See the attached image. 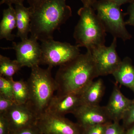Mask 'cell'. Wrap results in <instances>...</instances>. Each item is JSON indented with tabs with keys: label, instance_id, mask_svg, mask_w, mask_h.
<instances>
[{
	"label": "cell",
	"instance_id": "cell-1",
	"mask_svg": "<svg viewBox=\"0 0 134 134\" xmlns=\"http://www.w3.org/2000/svg\"><path fill=\"white\" fill-rule=\"evenodd\" d=\"M99 76L91 51L87 50L60 66L54 78L57 86L56 95L82 93Z\"/></svg>",
	"mask_w": 134,
	"mask_h": 134
},
{
	"label": "cell",
	"instance_id": "cell-2",
	"mask_svg": "<svg viewBox=\"0 0 134 134\" xmlns=\"http://www.w3.org/2000/svg\"><path fill=\"white\" fill-rule=\"evenodd\" d=\"M32 9L31 37L41 41L53 39V34L72 16L66 0H48Z\"/></svg>",
	"mask_w": 134,
	"mask_h": 134
},
{
	"label": "cell",
	"instance_id": "cell-3",
	"mask_svg": "<svg viewBox=\"0 0 134 134\" xmlns=\"http://www.w3.org/2000/svg\"><path fill=\"white\" fill-rule=\"evenodd\" d=\"M53 67L45 69L39 66L32 68L31 72L27 82L30 92L27 103L38 115L45 113L49 104L57 91V86L54 78L52 76Z\"/></svg>",
	"mask_w": 134,
	"mask_h": 134
},
{
	"label": "cell",
	"instance_id": "cell-4",
	"mask_svg": "<svg viewBox=\"0 0 134 134\" xmlns=\"http://www.w3.org/2000/svg\"><path fill=\"white\" fill-rule=\"evenodd\" d=\"M77 14L80 18L74 33L76 45L91 51L105 45L106 31L93 8L83 6Z\"/></svg>",
	"mask_w": 134,
	"mask_h": 134
},
{
	"label": "cell",
	"instance_id": "cell-5",
	"mask_svg": "<svg viewBox=\"0 0 134 134\" xmlns=\"http://www.w3.org/2000/svg\"><path fill=\"white\" fill-rule=\"evenodd\" d=\"M120 7L111 0H98L92 6L106 32L111 34L114 38L126 41L131 39L132 36L126 27Z\"/></svg>",
	"mask_w": 134,
	"mask_h": 134
},
{
	"label": "cell",
	"instance_id": "cell-6",
	"mask_svg": "<svg viewBox=\"0 0 134 134\" xmlns=\"http://www.w3.org/2000/svg\"><path fill=\"white\" fill-rule=\"evenodd\" d=\"M41 64L53 67L63 65L80 54V47L53 39L41 41Z\"/></svg>",
	"mask_w": 134,
	"mask_h": 134
},
{
	"label": "cell",
	"instance_id": "cell-7",
	"mask_svg": "<svg viewBox=\"0 0 134 134\" xmlns=\"http://www.w3.org/2000/svg\"><path fill=\"white\" fill-rule=\"evenodd\" d=\"M37 125L43 134H82V127L78 123L46 112L39 117Z\"/></svg>",
	"mask_w": 134,
	"mask_h": 134
},
{
	"label": "cell",
	"instance_id": "cell-8",
	"mask_svg": "<svg viewBox=\"0 0 134 134\" xmlns=\"http://www.w3.org/2000/svg\"><path fill=\"white\" fill-rule=\"evenodd\" d=\"M117 38H114L109 46H100L91 51L99 76L112 75L122 60L117 53Z\"/></svg>",
	"mask_w": 134,
	"mask_h": 134
},
{
	"label": "cell",
	"instance_id": "cell-9",
	"mask_svg": "<svg viewBox=\"0 0 134 134\" xmlns=\"http://www.w3.org/2000/svg\"><path fill=\"white\" fill-rule=\"evenodd\" d=\"M2 48L14 50L16 60L22 67L26 66L32 68L41 64V45L35 38L30 36V38L21 40L19 43L13 42L12 47Z\"/></svg>",
	"mask_w": 134,
	"mask_h": 134
},
{
	"label": "cell",
	"instance_id": "cell-10",
	"mask_svg": "<svg viewBox=\"0 0 134 134\" xmlns=\"http://www.w3.org/2000/svg\"><path fill=\"white\" fill-rule=\"evenodd\" d=\"M10 133L37 125L39 116L28 103L15 104L4 115Z\"/></svg>",
	"mask_w": 134,
	"mask_h": 134
},
{
	"label": "cell",
	"instance_id": "cell-11",
	"mask_svg": "<svg viewBox=\"0 0 134 134\" xmlns=\"http://www.w3.org/2000/svg\"><path fill=\"white\" fill-rule=\"evenodd\" d=\"M73 115L82 128L99 124L109 123L111 120L105 106L82 105Z\"/></svg>",
	"mask_w": 134,
	"mask_h": 134
},
{
	"label": "cell",
	"instance_id": "cell-12",
	"mask_svg": "<svg viewBox=\"0 0 134 134\" xmlns=\"http://www.w3.org/2000/svg\"><path fill=\"white\" fill-rule=\"evenodd\" d=\"M83 104L82 93H70L54 96L46 112L58 116L73 114Z\"/></svg>",
	"mask_w": 134,
	"mask_h": 134
},
{
	"label": "cell",
	"instance_id": "cell-13",
	"mask_svg": "<svg viewBox=\"0 0 134 134\" xmlns=\"http://www.w3.org/2000/svg\"><path fill=\"white\" fill-rule=\"evenodd\" d=\"M134 104V99L126 97L121 91L116 82L107 105L105 106L108 115L114 122L122 120L126 114Z\"/></svg>",
	"mask_w": 134,
	"mask_h": 134
},
{
	"label": "cell",
	"instance_id": "cell-14",
	"mask_svg": "<svg viewBox=\"0 0 134 134\" xmlns=\"http://www.w3.org/2000/svg\"><path fill=\"white\" fill-rule=\"evenodd\" d=\"M15 9L17 29L16 37L24 40L28 38L30 32L32 9L30 7H25L23 3L15 5Z\"/></svg>",
	"mask_w": 134,
	"mask_h": 134
},
{
	"label": "cell",
	"instance_id": "cell-15",
	"mask_svg": "<svg viewBox=\"0 0 134 134\" xmlns=\"http://www.w3.org/2000/svg\"><path fill=\"white\" fill-rule=\"evenodd\" d=\"M112 75L116 83L129 88L134 93V66L130 58L126 57L122 60Z\"/></svg>",
	"mask_w": 134,
	"mask_h": 134
},
{
	"label": "cell",
	"instance_id": "cell-16",
	"mask_svg": "<svg viewBox=\"0 0 134 134\" xmlns=\"http://www.w3.org/2000/svg\"><path fill=\"white\" fill-rule=\"evenodd\" d=\"M105 90V87L103 79H99L96 81H93L82 93L83 104L99 105Z\"/></svg>",
	"mask_w": 134,
	"mask_h": 134
},
{
	"label": "cell",
	"instance_id": "cell-17",
	"mask_svg": "<svg viewBox=\"0 0 134 134\" xmlns=\"http://www.w3.org/2000/svg\"><path fill=\"white\" fill-rule=\"evenodd\" d=\"M3 12L2 19L0 23V39L12 41L15 36L12 34L13 30L16 28V18L15 8L9 5Z\"/></svg>",
	"mask_w": 134,
	"mask_h": 134
},
{
	"label": "cell",
	"instance_id": "cell-18",
	"mask_svg": "<svg viewBox=\"0 0 134 134\" xmlns=\"http://www.w3.org/2000/svg\"><path fill=\"white\" fill-rule=\"evenodd\" d=\"M13 95L15 102L16 104L26 103L30 98V92L27 82L23 79L18 81L12 80Z\"/></svg>",
	"mask_w": 134,
	"mask_h": 134
},
{
	"label": "cell",
	"instance_id": "cell-19",
	"mask_svg": "<svg viewBox=\"0 0 134 134\" xmlns=\"http://www.w3.org/2000/svg\"><path fill=\"white\" fill-rule=\"evenodd\" d=\"M21 68L16 60H12L4 55H0V76L7 78L13 77Z\"/></svg>",
	"mask_w": 134,
	"mask_h": 134
},
{
	"label": "cell",
	"instance_id": "cell-20",
	"mask_svg": "<svg viewBox=\"0 0 134 134\" xmlns=\"http://www.w3.org/2000/svg\"><path fill=\"white\" fill-rule=\"evenodd\" d=\"M13 79V77L0 76V96L15 101L12 86Z\"/></svg>",
	"mask_w": 134,
	"mask_h": 134
},
{
	"label": "cell",
	"instance_id": "cell-21",
	"mask_svg": "<svg viewBox=\"0 0 134 134\" xmlns=\"http://www.w3.org/2000/svg\"><path fill=\"white\" fill-rule=\"evenodd\" d=\"M99 124L83 128L82 134H104L109 123Z\"/></svg>",
	"mask_w": 134,
	"mask_h": 134
},
{
	"label": "cell",
	"instance_id": "cell-22",
	"mask_svg": "<svg viewBox=\"0 0 134 134\" xmlns=\"http://www.w3.org/2000/svg\"><path fill=\"white\" fill-rule=\"evenodd\" d=\"M16 104L14 100L0 96V115H4Z\"/></svg>",
	"mask_w": 134,
	"mask_h": 134
},
{
	"label": "cell",
	"instance_id": "cell-23",
	"mask_svg": "<svg viewBox=\"0 0 134 134\" xmlns=\"http://www.w3.org/2000/svg\"><path fill=\"white\" fill-rule=\"evenodd\" d=\"M104 134H126V132L119 122H114L108 124Z\"/></svg>",
	"mask_w": 134,
	"mask_h": 134
},
{
	"label": "cell",
	"instance_id": "cell-24",
	"mask_svg": "<svg viewBox=\"0 0 134 134\" xmlns=\"http://www.w3.org/2000/svg\"><path fill=\"white\" fill-rule=\"evenodd\" d=\"M9 125L6 117L0 115V134H10Z\"/></svg>",
	"mask_w": 134,
	"mask_h": 134
},
{
	"label": "cell",
	"instance_id": "cell-25",
	"mask_svg": "<svg viewBox=\"0 0 134 134\" xmlns=\"http://www.w3.org/2000/svg\"><path fill=\"white\" fill-rule=\"evenodd\" d=\"M10 134H43L37 125Z\"/></svg>",
	"mask_w": 134,
	"mask_h": 134
},
{
	"label": "cell",
	"instance_id": "cell-26",
	"mask_svg": "<svg viewBox=\"0 0 134 134\" xmlns=\"http://www.w3.org/2000/svg\"><path fill=\"white\" fill-rule=\"evenodd\" d=\"M123 122L127 126L134 124V104L123 118Z\"/></svg>",
	"mask_w": 134,
	"mask_h": 134
},
{
	"label": "cell",
	"instance_id": "cell-27",
	"mask_svg": "<svg viewBox=\"0 0 134 134\" xmlns=\"http://www.w3.org/2000/svg\"><path fill=\"white\" fill-rule=\"evenodd\" d=\"M128 19L126 21V25L134 26V1L130 3L127 10Z\"/></svg>",
	"mask_w": 134,
	"mask_h": 134
},
{
	"label": "cell",
	"instance_id": "cell-28",
	"mask_svg": "<svg viewBox=\"0 0 134 134\" xmlns=\"http://www.w3.org/2000/svg\"><path fill=\"white\" fill-rule=\"evenodd\" d=\"M30 5V7L32 9L37 7L43 3L48 0H27Z\"/></svg>",
	"mask_w": 134,
	"mask_h": 134
},
{
	"label": "cell",
	"instance_id": "cell-29",
	"mask_svg": "<svg viewBox=\"0 0 134 134\" xmlns=\"http://www.w3.org/2000/svg\"><path fill=\"white\" fill-rule=\"evenodd\" d=\"M24 0H1V5L6 4L8 6L12 5L14 4L16 5L18 4L23 3Z\"/></svg>",
	"mask_w": 134,
	"mask_h": 134
},
{
	"label": "cell",
	"instance_id": "cell-30",
	"mask_svg": "<svg viewBox=\"0 0 134 134\" xmlns=\"http://www.w3.org/2000/svg\"><path fill=\"white\" fill-rule=\"evenodd\" d=\"M83 4V6L92 7L98 0H81Z\"/></svg>",
	"mask_w": 134,
	"mask_h": 134
},
{
	"label": "cell",
	"instance_id": "cell-31",
	"mask_svg": "<svg viewBox=\"0 0 134 134\" xmlns=\"http://www.w3.org/2000/svg\"><path fill=\"white\" fill-rule=\"evenodd\" d=\"M114 2L117 5L121 6L123 4L127 3H131L133 2L134 0H111Z\"/></svg>",
	"mask_w": 134,
	"mask_h": 134
},
{
	"label": "cell",
	"instance_id": "cell-32",
	"mask_svg": "<svg viewBox=\"0 0 134 134\" xmlns=\"http://www.w3.org/2000/svg\"><path fill=\"white\" fill-rule=\"evenodd\" d=\"M126 134H134V125L128 130L126 132Z\"/></svg>",
	"mask_w": 134,
	"mask_h": 134
}]
</instances>
